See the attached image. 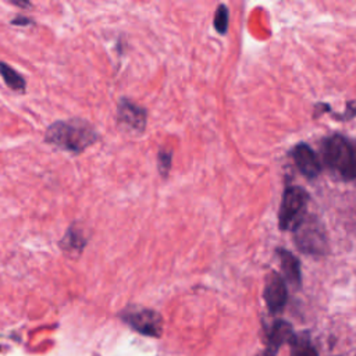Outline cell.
<instances>
[{"instance_id":"cell-3","label":"cell","mask_w":356,"mask_h":356,"mask_svg":"<svg viewBox=\"0 0 356 356\" xmlns=\"http://www.w3.org/2000/svg\"><path fill=\"white\" fill-rule=\"evenodd\" d=\"M309 193L300 186H288L284 191L280 211L278 225L282 231H293L306 216Z\"/></svg>"},{"instance_id":"cell-8","label":"cell","mask_w":356,"mask_h":356,"mask_svg":"<svg viewBox=\"0 0 356 356\" xmlns=\"http://www.w3.org/2000/svg\"><path fill=\"white\" fill-rule=\"evenodd\" d=\"M291 156L298 170L307 178H314L321 172V161L316 152L306 143H298L291 150Z\"/></svg>"},{"instance_id":"cell-2","label":"cell","mask_w":356,"mask_h":356,"mask_svg":"<svg viewBox=\"0 0 356 356\" xmlns=\"http://www.w3.org/2000/svg\"><path fill=\"white\" fill-rule=\"evenodd\" d=\"M321 152L324 163L342 179L356 178V140L334 134L323 140Z\"/></svg>"},{"instance_id":"cell-16","label":"cell","mask_w":356,"mask_h":356,"mask_svg":"<svg viewBox=\"0 0 356 356\" xmlns=\"http://www.w3.org/2000/svg\"><path fill=\"white\" fill-rule=\"evenodd\" d=\"M355 117H356V102H348V104H346V111H345L342 115L337 117V118H338V120L348 121V120H352V118H355Z\"/></svg>"},{"instance_id":"cell-1","label":"cell","mask_w":356,"mask_h":356,"mask_svg":"<svg viewBox=\"0 0 356 356\" xmlns=\"http://www.w3.org/2000/svg\"><path fill=\"white\" fill-rule=\"evenodd\" d=\"M44 140L58 149L81 153L97 140V132L88 121L72 118L51 124L46 129Z\"/></svg>"},{"instance_id":"cell-17","label":"cell","mask_w":356,"mask_h":356,"mask_svg":"<svg viewBox=\"0 0 356 356\" xmlns=\"http://www.w3.org/2000/svg\"><path fill=\"white\" fill-rule=\"evenodd\" d=\"M313 117L317 118L320 114H325V113H330L331 111V107L327 104V103H316L314 104V110H313Z\"/></svg>"},{"instance_id":"cell-14","label":"cell","mask_w":356,"mask_h":356,"mask_svg":"<svg viewBox=\"0 0 356 356\" xmlns=\"http://www.w3.org/2000/svg\"><path fill=\"white\" fill-rule=\"evenodd\" d=\"M214 28L218 33L224 35L227 33L228 29V8L225 4H220L214 13V19H213Z\"/></svg>"},{"instance_id":"cell-12","label":"cell","mask_w":356,"mask_h":356,"mask_svg":"<svg viewBox=\"0 0 356 356\" xmlns=\"http://www.w3.org/2000/svg\"><path fill=\"white\" fill-rule=\"evenodd\" d=\"M0 75L3 78V81L13 89V90H19L22 92L26 86V82L24 79V76L15 71L14 68H11L8 64L0 61Z\"/></svg>"},{"instance_id":"cell-4","label":"cell","mask_w":356,"mask_h":356,"mask_svg":"<svg viewBox=\"0 0 356 356\" xmlns=\"http://www.w3.org/2000/svg\"><path fill=\"white\" fill-rule=\"evenodd\" d=\"M299 250L307 254L321 256L327 248V236L323 224L314 216H305L293 229Z\"/></svg>"},{"instance_id":"cell-9","label":"cell","mask_w":356,"mask_h":356,"mask_svg":"<svg viewBox=\"0 0 356 356\" xmlns=\"http://www.w3.org/2000/svg\"><path fill=\"white\" fill-rule=\"evenodd\" d=\"M293 337L292 325L285 320H277L267 334V346L259 356H275L278 349Z\"/></svg>"},{"instance_id":"cell-7","label":"cell","mask_w":356,"mask_h":356,"mask_svg":"<svg viewBox=\"0 0 356 356\" xmlns=\"http://www.w3.org/2000/svg\"><path fill=\"white\" fill-rule=\"evenodd\" d=\"M264 299L270 313L273 314L282 312V309L286 305V300H288L286 285L284 278L275 271H271L266 278Z\"/></svg>"},{"instance_id":"cell-15","label":"cell","mask_w":356,"mask_h":356,"mask_svg":"<svg viewBox=\"0 0 356 356\" xmlns=\"http://www.w3.org/2000/svg\"><path fill=\"white\" fill-rule=\"evenodd\" d=\"M171 159H172V153L170 150H164L161 149L159 152L157 156V165H159V171L163 177H167L170 168H171Z\"/></svg>"},{"instance_id":"cell-6","label":"cell","mask_w":356,"mask_h":356,"mask_svg":"<svg viewBox=\"0 0 356 356\" xmlns=\"http://www.w3.org/2000/svg\"><path fill=\"white\" fill-rule=\"evenodd\" d=\"M117 121L125 131L140 134L146 127V110L128 99H121L117 107Z\"/></svg>"},{"instance_id":"cell-13","label":"cell","mask_w":356,"mask_h":356,"mask_svg":"<svg viewBox=\"0 0 356 356\" xmlns=\"http://www.w3.org/2000/svg\"><path fill=\"white\" fill-rule=\"evenodd\" d=\"M81 234H82L81 231H78L75 227L71 225L64 239L60 242V246L68 253H79L85 246V239Z\"/></svg>"},{"instance_id":"cell-18","label":"cell","mask_w":356,"mask_h":356,"mask_svg":"<svg viewBox=\"0 0 356 356\" xmlns=\"http://www.w3.org/2000/svg\"><path fill=\"white\" fill-rule=\"evenodd\" d=\"M13 24H17V25H28V24H31V19H29V18H26V17H21V15H18L17 18H14V19H13Z\"/></svg>"},{"instance_id":"cell-5","label":"cell","mask_w":356,"mask_h":356,"mask_svg":"<svg viewBox=\"0 0 356 356\" xmlns=\"http://www.w3.org/2000/svg\"><path fill=\"white\" fill-rule=\"evenodd\" d=\"M122 318L138 332L147 337H160L163 331L161 316L152 309H134L127 310Z\"/></svg>"},{"instance_id":"cell-10","label":"cell","mask_w":356,"mask_h":356,"mask_svg":"<svg viewBox=\"0 0 356 356\" xmlns=\"http://www.w3.org/2000/svg\"><path fill=\"white\" fill-rule=\"evenodd\" d=\"M277 254L280 257L281 268L286 281L295 288H299L302 284V274H300V263L298 257L293 256L289 250L282 248L277 249Z\"/></svg>"},{"instance_id":"cell-11","label":"cell","mask_w":356,"mask_h":356,"mask_svg":"<svg viewBox=\"0 0 356 356\" xmlns=\"http://www.w3.org/2000/svg\"><path fill=\"white\" fill-rule=\"evenodd\" d=\"M291 353L289 356H318L314 345L312 343L309 332H298L289 341Z\"/></svg>"}]
</instances>
